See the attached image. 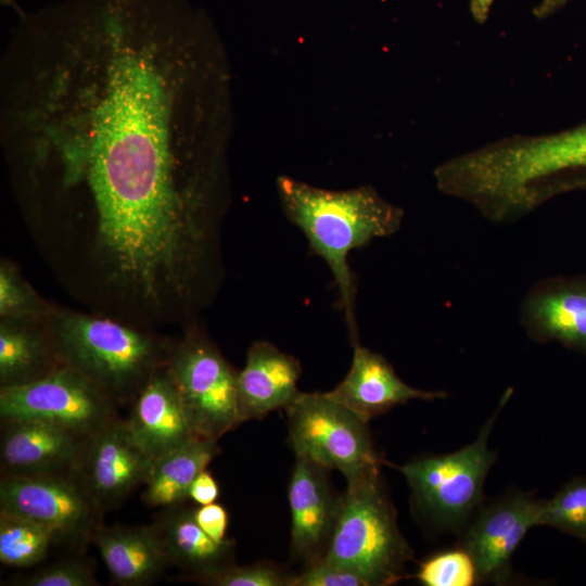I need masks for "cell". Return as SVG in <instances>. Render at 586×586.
<instances>
[{
  "mask_svg": "<svg viewBox=\"0 0 586 586\" xmlns=\"http://www.w3.org/2000/svg\"><path fill=\"white\" fill-rule=\"evenodd\" d=\"M328 393L368 422L371 418L412 399L432 400L446 397L443 391H424L408 385L382 355L359 343L354 345L347 374Z\"/></svg>",
  "mask_w": 586,
  "mask_h": 586,
  "instance_id": "cell-15",
  "label": "cell"
},
{
  "mask_svg": "<svg viewBox=\"0 0 586 586\" xmlns=\"http://www.w3.org/2000/svg\"><path fill=\"white\" fill-rule=\"evenodd\" d=\"M569 1L570 0H540L533 9V14L539 20L549 17L562 9Z\"/></svg>",
  "mask_w": 586,
  "mask_h": 586,
  "instance_id": "cell-31",
  "label": "cell"
},
{
  "mask_svg": "<svg viewBox=\"0 0 586 586\" xmlns=\"http://www.w3.org/2000/svg\"><path fill=\"white\" fill-rule=\"evenodd\" d=\"M301 362L268 341H256L247 349L238 372V407L241 423L285 409L301 393Z\"/></svg>",
  "mask_w": 586,
  "mask_h": 586,
  "instance_id": "cell-16",
  "label": "cell"
},
{
  "mask_svg": "<svg viewBox=\"0 0 586 586\" xmlns=\"http://www.w3.org/2000/svg\"><path fill=\"white\" fill-rule=\"evenodd\" d=\"M119 406L91 381L62 366L37 381L0 387V418L41 421L89 437L116 418Z\"/></svg>",
  "mask_w": 586,
  "mask_h": 586,
  "instance_id": "cell-8",
  "label": "cell"
},
{
  "mask_svg": "<svg viewBox=\"0 0 586 586\" xmlns=\"http://www.w3.org/2000/svg\"><path fill=\"white\" fill-rule=\"evenodd\" d=\"M292 576L267 563L247 565L232 563L204 579L202 584L212 586H290Z\"/></svg>",
  "mask_w": 586,
  "mask_h": 586,
  "instance_id": "cell-27",
  "label": "cell"
},
{
  "mask_svg": "<svg viewBox=\"0 0 586 586\" xmlns=\"http://www.w3.org/2000/svg\"><path fill=\"white\" fill-rule=\"evenodd\" d=\"M56 545L44 526L12 513L0 511V562L12 568H29L42 562Z\"/></svg>",
  "mask_w": 586,
  "mask_h": 586,
  "instance_id": "cell-22",
  "label": "cell"
},
{
  "mask_svg": "<svg viewBox=\"0 0 586 586\" xmlns=\"http://www.w3.org/2000/svg\"><path fill=\"white\" fill-rule=\"evenodd\" d=\"M539 525L586 540V480L570 481L551 499L542 502Z\"/></svg>",
  "mask_w": 586,
  "mask_h": 586,
  "instance_id": "cell-24",
  "label": "cell"
},
{
  "mask_svg": "<svg viewBox=\"0 0 586 586\" xmlns=\"http://www.w3.org/2000/svg\"><path fill=\"white\" fill-rule=\"evenodd\" d=\"M152 525L168 566L179 569L183 579L202 583L233 563V542L211 538L198 524L194 509L182 504L163 508Z\"/></svg>",
  "mask_w": 586,
  "mask_h": 586,
  "instance_id": "cell-18",
  "label": "cell"
},
{
  "mask_svg": "<svg viewBox=\"0 0 586 586\" xmlns=\"http://www.w3.org/2000/svg\"><path fill=\"white\" fill-rule=\"evenodd\" d=\"M166 368L195 437L218 441L241 424L238 372L195 321L174 340Z\"/></svg>",
  "mask_w": 586,
  "mask_h": 586,
  "instance_id": "cell-5",
  "label": "cell"
},
{
  "mask_svg": "<svg viewBox=\"0 0 586 586\" xmlns=\"http://www.w3.org/2000/svg\"><path fill=\"white\" fill-rule=\"evenodd\" d=\"M416 577L425 586H471L479 579L475 563L464 548L430 557L420 564Z\"/></svg>",
  "mask_w": 586,
  "mask_h": 586,
  "instance_id": "cell-25",
  "label": "cell"
},
{
  "mask_svg": "<svg viewBox=\"0 0 586 586\" xmlns=\"http://www.w3.org/2000/svg\"><path fill=\"white\" fill-rule=\"evenodd\" d=\"M1 5L9 7L15 10L17 16L21 15L24 10L20 8L16 0H0Z\"/></svg>",
  "mask_w": 586,
  "mask_h": 586,
  "instance_id": "cell-33",
  "label": "cell"
},
{
  "mask_svg": "<svg viewBox=\"0 0 586 586\" xmlns=\"http://www.w3.org/2000/svg\"><path fill=\"white\" fill-rule=\"evenodd\" d=\"M509 395L510 391L470 445L451 454L420 458L398 468L412 491L416 506L434 524L457 527L480 506L484 481L495 462V454L487 443L489 433Z\"/></svg>",
  "mask_w": 586,
  "mask_h": 586,
  "instance_id": "cell-6",
  "label": "cell"
},
{
  "mask_svg": "<svg viewBox=\"0 0 586 586\" xmlns=\"http://www.w3.org/2000/svg\"><path fill=\"white\" fill-rule=\"evenodd\" d=\"M290 586H369L364 577L347 569L321 559L308 564L298 575H293Z\"/></svg>",
  "mask_w": 586,
  "mask_h": 586,
  "instance_id": "cell-28",
  "label": "cell"
},
{
  "mask_svg": "<svg viewBox=\"0 0 586 586\" xmlns=\"http://www.w3.org/2000/svg\"><path fill=\"white\" fill-rule=\"evenodd\" d=\"M540 507V501L519 493L479 513L463 542V548L475 563L479 579L501 582L507 578L515 549L530 528L539 525Z\"/></svg>",
  "mask_w": 586,
  "mask_h": 586,
  "instance_id": "cell-11",
  "label": "cell"
},
{
  "mask_svg": "<svg viewBox=\"0 0 586 586\" xmlns=\"http://www.w3.org/2000/svg\"><path fill=\"white\" fill-rule=\"evenodd\" d=\"M284 410L297 457L340 471L346 482L380 469L368 421L328 392H301Z\"/></svg>",
  "mask_w": 586,
  "mask_h": 586,
  "instance_id": "cell-7",
  "label": "cell"
},
{
  "mask_svg": "<svg viewBox=\"0 0 586 586\" xmlns=\"http://www.w3.org/2000/svg\"><path fill=\"white\" fill-rule=\"evenodd\" d=\"M22 586H98L93 565L82 558L62 559L18 579Z\"/></svg>",
  "mask_w": 586,
  "mask_h": 586,
  "instance_id": "cell-26",
  "label": "cell"
},
{
  "mask_svg": "<svg viewBox=\"0 0 586 586\" xmlns=\"http://www.w3.org/2000/svg\"><path fill=\"white\" fill-rule=\"evenodd\" d=\"M194 518L200 527L214 540L225 542L228 526V513L218 504L202 505L194 509Z\"/></svg>",
  "mask_w": 586,
  "mask_h": 586,
  "instance_id": "cell-29",
  "label": "cell"
},
{
  "mask_svg": "<svg viewBox=\"0 0 586 586\" xmlns=\"http://www.w3.org/2000/svg\"><path fill=\"white\" fill-rule=\"evenodd\" d=\"M92 543L116 585L152 584L168 566L161 540L152 524L106 526L102 523Z\"/></svg>",
  "mask_w": 586,
  "mask_h": 586,
  "instance_id": "cell-19",
  "label": "cell"
},
{
  "mask_svg": "<svg viewBox=\"0 0 586 586\" xmlns=\"http://www.w3.org/2000/svg\"><path fill=\"white\" fill-rule=\"evenodd\" d=\"M276 183L286 218L303 232L332 273L354 346L359 343L356 283L348 255L375 239L397 233L404 211L371 186L328 190L286 176H280Z\"/></svg>",
  "mask_w": 586,
  "mask_h": 586,
  "instance_id": "cell-2",
  "label": "cell"
},
{
  "mask_svg": "<svg viewBox=\"0 0 586 586\" xmlns=\"http://www.w3.org/2000/svg\"><path fill=\"white\" fill-rule=\"evenodd\" d=\"M495 0H470L469 10L477 24H484Z\"/></svg>",
  "mask_w": 586,
  "mask_h": 586,
  "instance_id": "cell-32",
  "label": "cell"
},
{
  "mask_svg": "<svg viewBox=\"0 0 586 586\" xmlns=\"http://www.w3.org/2000/svg\"><path fill=\"white\" fill-rule=\"evenodd\" d=\"M126 421L136 442L153 460L195 437L166 364L131 403Z\"/></svg>",
  "mask_w": 586,
  "mask_h": 586,
  "instance_id": "cell-17",
  "label": "cell"
},
{
  "mask_svg": "<svg viewBox=\"0 0 586 586\" xmlns=\"http://www.w3.org/2000/svg\"><path fill=\"white\" fill-rule=\"evenodd\" d=\"M88 437L41 421L2 422V474L75 473Z\"/></svg>",
  "mask_w": 586,
  "mask_h": 586,
  "instance_id": "cell-14",
  "label": "cell"
},
{
  "mask_svg": "<svg viewBox=\"0 0 586 586\" xmlns=\"http://www.w3.org/2000/svg\"><path fill=\"white\" fill-rule=\"evenodd\" d=\"M0 511L47 527L56 544L84 548L103 523V512L75 473L2 474Z\"/></svg>",
  "mask_w": 586,
  "mask_h": 586,
  "instance_id": "cell-9",
  "label": "cell"
},
{
  "mask_svg": "<svg viewBox=\"0 0 586 586\" xmlns=\"http://www.w3.org/2000/svg\"><path fill=\"white\" fill-rule=\"evenodd\" d=\"M153 462L118 417L87 438L75 475L104 514L144 485Z\"/></svg>",
  "mask_w": 586,
  "mask_h": 586,
  "instance_id": "cell-10",
  "label": "cell"
},
{
  "mask_svg": "<svg viewBox=\"0 0 586 586\" xmlns=\"http://www.w3.org/2000/svg\"><path fill=\"white\" fill-rule=\"evenodd\" d=\"M326 471L296 456L289 484L292 553L309 564L323 556L341 508L342 497L333 493Z\"/></svg>",
  "mask_w": 586,
  "mask_h": 586,
  "instance_id": "cell-13",
  "label": "cell"
},
{
  "mask_svg": "<svg viewBox=\"0 0 586 586\" xmlns=\"http://www.w3.org/2000/svg\"><path fill=\"white\" fill-rule=\"evenodd\" d=\"M64 366L43 319H0V387L27 384Z\"/></svg>",
  "mask_w": 586,
  "mask_h": 586,
  "instance_id": "cell-20",
  "label": "cell"
},
{
  "mask_svg": "<svg viewBox=\"0 0 586 586\" xmlns=\"http://www.w3.org/2000/svg\"><path fill=\"white\" fill-rule=\"evenodd\" d=\"M52 305L46 302L7 259L0 264V319H43Z\"/></svg>",
  "mask_w": 586,
  "mask_h": 586,
  "instance_id": "cell-23",
  "label": "cell"
},
{
  "mask_svg": "<svg viewBox=\"0 0 586 586\" xmlns=\"http://www.w3.org/2000/svg\"><path fill=\"white\" fill-rule=\"evenodd\" d=\"M411 550L374 470L347 481L339 517L321 560L359 574L369 586L402 578Z\"/></svg>",
  "mask_w": 586,
  "mask_h": 586,
  "instance_id": "cell-4",
  "label": "cell"
},
{
  "mask_svg": "<svg viewBox=\"0 0 586 586\" xmlns=\"http://www.w3.org/2000/svg\"><path fill=\"white\" fill-rule=\"evenodd\" d=\"M47 323L62 364L91 381L119 407L130 406L167 362L174 342L149 327L54 305Z\"/></svg>",
  "mask_w": 586,
  "mask_h": 586,
  "instance_id": "cell-3",
  "label": "cell"
},
{
  "mask_svg": "<svg viewBox=\"0 0 586 586\" xmlns=\"http://www.w3.org/2000/svg\"><path fill=\"white\" fill-rule=\"evenodd\" d=\"M219 495V487L213 475L203 470L194 479L189 491V498L193 501L202 505H208L215 502Z\"/></svg>",
  "mask_w": 586,
  "mask_h": 586,
  "instance_id": "cell-30",
  "label": "cell"
},
{
  "mask_svg": "<svg viewBox=\"0 0 586 586\" xmlns=\"http://www.w3.org/2000/svg\"><path fill=\"white\" fill-rule=\"evenodd\" d=\"M217 440L194 437L154 460L144 483L142 501L152 508H166L189 498L194 479L218 455Z\"/></svg>",
  "mask_w": 586,
  "mask_h": 586,
  "instance_id": "cell-21",
  "label": "cell"
},
{
  "mask_svg": "<svg viewBox=\"0 0 586 586\" xmlns=\"http://www.w3.org/2000/svg\"><path fill=\"white\" fill-rule=\"evenodd\" d=\"M231 74L188 0H59L0 62V143L31 218L112 258L191 242L229 181Z\"/></svg>",
  "mask_w": 586,
  "mask_h": 586,
  "instance_id": "cell-1",
  "label": "cell"
},
{
  "mask_svg": "<svg viewBox=\"0 0 586 586\" xmlns=\"http://www.w3.org/2000/svg\"><path fill=\"white\" fill-rule=\"evenodd\" d=\"M520 323L535 341L586 354V276L539 280L521 303Z\"/></svg>",
  "mask_w": 586,
  "mask_h": 586,
  "instance_id": "cell-12",
  "label": "cell"
}]
</instances>
